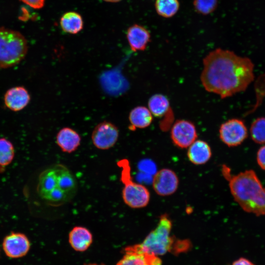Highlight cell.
<instances>
[{
    "instance_id": "cell-17",
    "label": "cell",
    "mask_w": 265,
    "mask_h": 265,
    "mask_svg": "<svg viewBox=\"0 0 265 265\" xmlns=\"http://www.w3.org/2000/svg\"><path fill=\"white\" fill-rule=\"evenodd\" d=\"M92 235L86 228L75 226L69 234V242L71 247L77 251H84L92 242Z\"/></svg>"
},
{
    "instance_id": "cell-11",
    "label": "cell",
    "mask_w": 265,
    "mask_h": 265,
    "mask_svg": "<svg viewBox=\"0 0 265 265\" xmlns=\"http://www.w3.org/2000/svg\"><path fill=\"white\" fill-rule=\"evenodd\" d=\"M125 255L116 265H161V260L158 256L142 251L138 244L127 247Z\"/></svg>"
},
{
    "instance_id": "cell-10",
    "label": "cell",
    "mask_w": 265,
    "mask_h": 265,
    "mask_svg": "<svg viewBox=\"0 0 265 265\" xmlns=\"http://www.w3.org/2000/svg\"><path fill=\"white\" fill-rule=\"evenodd\" d=\"M152 185L157 194L166 196L176 192L179 186V179L171 169L163 168L155 174Z\"/></svg>"
},
{
    "instance_id": "cell-13",
    "label": "cell",
    "mask_w": 265,
    "mask_h": 265,
    "mask_svg": "<svg viewBox=\"0 0 265 265\" xmlns=\"http://www.w3.org/2000/svg\"><path fill=\"white\" fill-rule=\"evenodd\" d=\"M126 35L129 44L133 52L144 51L151 40L149 30L137 24L129 27Z\"/></svg>"
},
{
    "instance_id": "cell-4",
    "label": "cell",
    "mask_w": 265,
    "mask_h": 265,
    "mask_svg": "<svg viewBox=\"0 0 265 265\" xmlns=\"http://www.w3.org/2000/svg\"><path fill=\"white\" fill-rule=\"evenodd\" d=\"M172 223L166 214L160 216L156 227L151 231L141 243L137 244L143 251L156 256L163 255L177 248L183 251L189 247L188 240H176L171 236Z\"/></svg>"
},
{
    "instance_id": "cell-3",
    "label": "cell",
    "mask_w": 265,
    "mask_h": 265,
    "mask_svg": "<svg viewBox=\"0 0 265 265\" xmlns=\"http://www.w3.org/2000/svg\"><path fill=\"white\" fill-rule=\"evenodd\" d=\"M229 186L234 200L244 211L256 216L265 215V187L254 170L231 176Z\"/></svg>"
},
{
    "instance_id": "cell-15",
    "label": "cell",
    "mask_w": 265,
    "mask_h": 265,
    "mask_svg": "<svg viewBox=\"0 0 265 265\" xmlns=\"http://www.w3.org/2000/svg\"><path fill=\"white\" fill-rule=\"evenodd\" d=\"M81 137L74 130L69 127L61 129L56 136V143L62 152L71 153L80 145Z\"/></svg>"
},
{
    "instance_id": "cell-22",
    "label": "cell",
    "mask_w": 265,
    "mask_h": 265,
    "mask_svg": "<svg viewBox=\"0 0 265 265\" xmlns=\"http://www.w3.org/2000/svg\"><path fill=\"white\" fill-rule=\"evenodd\" d=\"M249 132L254 142L265 144V117H258L254 120L251 125Z\"/></svg>"
},
{
    "instance_id": "cell-18",
    "label": "cell",
    "mask_w": 265,
    "mask_h": 265,
    "mask_svg": "<svg viewBox=\"0 0 265 265\" xmlns=\"http://www.w3.org/2000/svg\"><path fill=\"white\" fill-rule=\"evenodd\" d=\"M129 119L131 123L130 130L144 129L152 123L153 115L148 108L144 106H137L130 111Z\"/></svg>"
},
{
    "instance_id": "cell-28",
    "label": "cell",
    "mask_w": 265,
    "mask_h": 265,
    "mask_svg": "<svg viewBox=\"0 0 265 265\" xmlns=\"http://www.w3.org/2000/svg\"><path fill=\"white\" fill-rule=\"evenodd\" d=\"M106 1H107V2H118L121 0H104Z\"/></svg>"
},
{
    "instance_id": "cell-1",
    "label": "cell",
    "mask_w": 265,
    "mask_h": 265,
    "mask_svg": "<svg viewBox=\"0 0 265 265\" xmlns=\"http://www.w3.org/2000/svg\"><path fill=\"white\" fill-rule=\"evenodd\" d=\"M200 80L204 89L225 99L246 89L254 79L251 60L217 48L203 59Z\"/></svg>"
},
{
    "instance_id": "cell-26",
    "label": "cell",
    "mask_w": 265,
    "mask_h": 265,
    "mask_svg": "<svg viewBox=\"0 0 265 265\" xmlns=\"http://www.w3.org/2000/svg\"><path fill=\"white\" fill-rule=\"evenodd\" d=\"M34 9H40L44 5L45 0H20Z\"/></svg>"
},
{
    "instance_id": "cell-14",
    "label": "cell",
    "mask_w": 265,
    "mask_h": 265,
    "mask_svg": "<svg viewBox=\"0 0 265 265\" xmlns=\"http://www.w3.org/2000/svg\"><path fill=\"white\" fill-rule=\"evenodd\" d=\"M30 95L23 86H16L8 89L4 94V102L6 106L14 111L24 109L29 103Z\"/></svg>"
},
{
    "instance_id": "cell-24",
    "label": "cell",
    "mask_w": 265,
    "mask_h": 265,
    "mask_svg": "<svg viewBox=\"0 0 265 265\" xmlns=\"http://www.w3.org/2000/svg\"><path fill=\"white\" fill-rule=\"evenodd\" d=\"M218 4L217 0H194L193 5L195 11L207 15L213 12Z\"/></svg>"
},
{
    "instance_id": "cell-29",
    "label": "cell",
    "mask_w": 265,
    "mask_h": 265,
    "mask_svg": "<svg viewBox=\"0 0 265 265\" xmlns=\"http://www.w3.org/2000/svg\"><path fill=\"white\" fill-rule=\"evenodd\" d=\"M84 265H105L104 264H84Z\"/></svg>"
},
{
    "instance_id": "cell-5",
    "label": "cell",
    "mask_w": 265,
    "mask_h": 265,
    "mask_svg": "<svg viewBox=\"0 0 265 265\" xmlns=\"http://www.w3.org/2000/svg\"><path fill=\"white\" fill-rule=\"evenodd\" d=\"M27 48V41L20 32L0 27V68H8L20 63Z\"/></svg>"
},
{
    "instance_id": "cell-16",
    "label": "cell",
    "mask_w": 265,
    "mask_h": 265,
    "mask_svg": "<svg viewBox=\"0 0 265 265\" xmlns=\"http://www.w3.org/2000/svg\"><path fill=\"white\" fill-rule=\"evenodd\" d=\"M188 148V159L195 165L205 164L212 157L211 148L209 144L204 140L196 139Z\"/></svg>"
},
{
    "instance_id": "cell-9",
    "label": "cell",
    "mask_w": 265,
    "mask_h": 265,
    "mask_svg": "<svg viewBox=\"0 0 265 265\" xmlns=\"http://www.w3.org/2000/svg\"><path fill=\"white\" fill-rule=\"evenodd\" d=\"M119 137L117 127L113 123L103 121L94 129L91 139L94 145L100 150H107L116 143Z\"/></svg>"
},
{
    "instance_id": "cell-12",
    "label": "cell",
    "mask_w": 265,
    "mask_h": 265,
    "mask_svg": "<svg viewBox=\"0 0 265 265\" xmlns=\"http://www.w3.org/2000/svg\"><path fill=\"white\" fill-rule=\"evenodd\" d=\"M30 247L27 237L21 233L11 232L6 236L2 242V248L7 256L19 258L25 256Z\"/></svg>"
},
{
    "instance_id": "cell-2",
    "label": "cell",
    "mask_w": 265,
    "mask_h": 265,
    "mask_svg": "<svg viewBox=\"0 0 265 265\" xmlns=\"http://www.w3.org/2000/svg\"><path fill=\"white\" fill-rule=\"evenodd\" d=\"M78 189L77 180L64 165L56 164L42 171L39 176L37 191L39 196L53 206L70 201Z\"/></svg>"
},
{
    "instance_id": "cell-7",
    "label": "cell",
    "mask_w": 265,
    "mask_h": 265,
    "mask_svg": "<svg viewBox=\"0 0 265 265\" xmlns=\"http://www.w3.org/2000/svg\"><path fill=\"white\" fill-rule=\"evenodd\" d=\"M220 140L228 147L240 145L247 137L248 131L244 122L238 118H232L223 122L220 126Z\"/></svg>"
},
{
    "instance_id": "cell-19",
    "label": "cell",
    "mask_w": 265,
    "mask_h": 265,
    "mask_svg": "<svg viewBox=\"0 0 265 265\" xmlns=\"http://www.w3.org/2000/svg\"><path fill=\"white\" fill-rule=\"evenodd\" d=\"M60 25L64 32L75 34L82 30L83 21L80 14L74 11H70L64 13L61 17Z\"/></svg>"
},
{
    "instance_id": "cell-27",
    "label": "cell",
    "mask_w": 265,
    "mask_h": 265,
    "mask_svg": "<svg viewBox=\"0 0 265 265\" xmlns=\"http://www.w3.org/2000/svg\"><path fill=\"white\" fill-rule=\"evenodd\" d=\"M232 265H255L252 262L245 258H240L235 261Z\"/></svg>"
},
{
    "instance_id": "cell-21",
    "label": "cell",
    "mask_w": 265,
    "mask_h": 265,
    "mask_svg": "<svg viewBox=\"0 0 265 265\" xmlns=\"http://www.w3.org/2000/svg\"><path fill=\"white\" fill-rule=\"evenodd\" d=\"M155 6L158 15L163 18H169L178 11L180 2L178 0H156Z\"/></svg>"
},
{
    "instance_id": "cell-6",
    "label": "cell",
    "mask_w": 265,
    "mask_h": 265,
    "mask_svg": "<svg viewBox=\"0 0 265 265\" xmlns=\"http://www.w3.org/2000/svg\"><path fill=\"white\" fill-rule=\"evenodd\" d=\"M117 165L121 169L120 181L124 185L122 197L124 203L132 209L147 206L150 199V192L144 186L132 181L129 160H119Z\"/></svg>"
},
{
    "instance_id": "cell-23",
    "label": "cell",
    "mask_w": 265,
    "mask_h": 265,
    "mask_svg": "<svg viewBox=\"0 0 265 265\" xmlns=\"http://www.w3.org/2000/svg\"><path fill=\"white\" fill-rule=\"evenodd\" d=\"M14 153L12 143L5 138H0V168H4L11 162Z\"/></svg>"
},
{
    "instance_id": "cell-25",
    "label": "cell",
    "mask_w": 265,
    "mask_h": 265,
    "mask_svg": "<svg viewBox=\"0 0 265 265\" xmlns=\"http://www.w3.org/2000/svg\"><path fill=\"white\" fill-rule=\"evenodd\" d=\"M256 159L260 168L265 170V144L261 146L258 150Z\"/></svg>"
},
{
    "instance_id": "cell-20",
    "label": "cell",
    "mask_w": 265,
    "mask_h": 265,
    "mask_svg": "<svg viewBox=\"0 0 265 265\" xmlns=\"http://www.w3.org/2000/svg\"><path fill=\"white\" fill-rule=\"evenodd\" d=\"M148 106L152 114L157 117L164 116L170 109L168 98L161 94L152 95L149 99Z\"/></svg>"
},
{
    "instance_id": "cell-8",
    "label": "cell",
    "mask_w": 265,
    "mask_h": 265,
    "mask_svg": "<svg viewBox=\"0 0 265 265\" xmlns=\"http://www.w3.org/2000/svg\"><path fill=\"white\" fill-rule=\"evenodd\" d=\"M171 139L175 145L180 148H188L197 138L195 125L185 119L177 120L170 130Z\"/></svg>"
}]
</instances>
